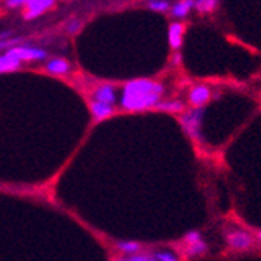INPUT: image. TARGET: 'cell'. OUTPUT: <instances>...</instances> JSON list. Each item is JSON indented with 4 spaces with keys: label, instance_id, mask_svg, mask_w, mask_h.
Returning <instances> with one entry per match:
<instances>
[{
    "label": "cell",
    "instance_id": "cell-12",
    "mask_svg": "<svg viewBox=\"0 0 261 261\" xmlns=\"http://www.w3.org/2000/svg\"><path fill=\"white\" fill-rule=\"evenodd\" d=\"M114 108L111 105H105L100 102H92L91 100V114L96 121H103L107 117H110L113 114Z\"/></svg>",
    "mask_w": 261,
    "mask_h": 261
},
{
    "label": "cell",
    "instance_id": "cell-6",
    "mask_svg": "<svg viewBox=\"0 0 261 261\" xmlns=\"http://www.w3.org/2000/svg\"><path fill=\"white\" fill-rule=\"evenodd\" d=\"M213 97V91L206 85H194L189 89L188 103L193 108H203Z\"/></svg>",
    "mask_w": 261,
    "mask_h": 261
},
{
    "label": "cell",
    "instance_id": "cell-11",
    "mask_svg": "<svg viewBox=\"0 0 261 261\" xmlns=\"http://www.w3.org/2000/svg\"><path fill=\"white\" fill-rule=\"evenodd\" d=\"M153 110H160V111H166V113H175V114L178 113V114H181V113L186 110V107H185V103H183L181 100H178V99H166V100H160Z\"/></svg>",
    "mask_w": 261,
    "mask_h": 261
},
{
    "label": "cell",
    "instance_id": "cell-4",
    "mask_svg": "<svg viewBox=\"0 0 261 261\" xmlns=\"http://www.w3.org/2000/svg\"><path fill=\"white\" fill-rule=\"evenodd\" d=\"M208 252V244L205 243V240L202 238V233L200 231H189L186 233V236L183 238L181 247H180V253L185 258H197L202 256Z\"/></svg>",
    "mask_w": 261,
    "mask_h": 261
},
{
    "label": "cell",
    "instance_id": "cell-24",
    "mask_svg": "<svg viewBox=\"0 0 261 261\" xmlns=\"http://www.w3.org/2000/svg\"><path fill=\"white\" fill-rule=\"evenodd\" d=\"M149 2H153V0H149Z\"/></svg>",
    "mask_w": 261,
    "mask_h": 261
},
{
    "label": "cell",
    "instance_id": "cell-3",
    "mask_svg": "<svg viewBox=\"0 0 261 261\" xmlns=\"http://www.w3.org/2000/svg\"><path fill=\"white\" fill-rule=\"evenodd\" d=\"M203 108L185 110L180 114V125L186 136L194 142H202V121H203Z\"/></svg>",
    "mask_w": 261,
    "mask_h": 261
},
{
    "label": "cell",
    "instance_id": "cell-13",
    "mask_svg": "<svg viewBox=\"0 0 261 261\" xmlns=\"http://www.w3.org/2000/svg\"><path fill=\"white\" fill-rule=\"evenodd\" d=\"M20 61L16 60L14 57H11L10 54H4L0 55V74H7V72H14L20 67Z\"/></svg>",
    "mask_w": 261,
    "mask_h": 261
},
{
    "label": "cell",
    "instance_id": "cell-21",
    "mask_svg": "<svg viewBox=\"0 0 261 261\" xmlns=\"http://www.w3.org/2000/svg\"><path fill=\"white\" fill-rule=\"evenodd\" d=\"M80 29H82V22H80V20H77V19L70 20V22L67 23V27H66L67 33H70V35H75Z\"/></svg>",
    "mask_w": 261,
    "mask_h": 261
},
{
    "label": "cell",
    "instance_id": "cell-5",
    "mask_svg": "<svg viewBox=\"0 0 261 261\" xmlns=\"http://www.w3.org/2000/svg\"><path fill=\"white\" fill-rule=\"evenodd\" d=\"M7 54H10L20 63L22 61H41L47 58V52L44 49H38V47H32V45H14L7 50Z\"/></svg>",
    "mask_w": 261,
    "mask_h": 261
},
{
    "label": "cell",
    "instance_id": "cell-10",
    "mask_svg": "<svg viewBox=\"0 0 261 261\" xmlns=\"http://www.w3.org/2000/svg\"><path fill=\"white\" fill-rule=\"evenodd\" d=\"M45 70L54 75H64L70 70V64L64 58H52L50 61H47Z\"/></svg>",
    "mask_w": 261,
    "mask_h": 261
},
{
    "label": "cell",
    "instance_id": "cell-17",
    "mask_svg": "<svg viewBox=\"0 0 261 261\" xmlns=\"http://www.w3.org/2000/svg\"><path fill=\"white\" fill-rule=\"evenodd\" d=\"M117 249H119V252H122L124 255H135V253L141 252V246L133 241H119L117 243Z\"/></svg>",
    "mask_w": 261,
    "mask_h": 261
},
{
    "label": "cell",
    "instance_id": "cell-15",
    "mask_svg": "<svg viewBox=\"0 0 261 261\" xmlns=\"http://www.w3.org/2000/svg\"><path fill=\"white\" fill-rule=\"evenodd\" d=\"M156 261H180V256L177 252L171 250V249H160L152 252Z\"/></svg>",
    "mask_w": 261,
    "mask_h": 261
},
{
    "label": "cell",
    "instance_id": "cell-1",
    "mask_svg": "<svg viewBox=\"0 0 261 261\" xmlns=\"http://www.w3.org/2000/svg\"><path fill=\"white\" fill-rule=\"evenodd\" d=\"M166 88L163 83L147 79H138L128 82L121 92V107L127 111L153 110L163 96Z\"/></svg>",
    "mask_w": 261,
    "mask_h": 261
},
{
    "label": "cell",
    "instance_id": "cell-2",
    "mask_svg": "<svg viewBox=\"0 0 261 261\" xmlns=\"http://www.w3.org/2000/svg\"><path fill=\"white\" fill-rule=\"evenodd\" d=\"M222 236L227 247L233 252H249L253 250L256 246V240L252 231L243 227L227 225L222 231Z\"/></svg>",
    "mask_w": 261,
    "mask_h": 261
},
{
    "label": "cell",
    "instance_id": "cell-19",
    "mask_svg": "<svg viewBox=\"0 0 261 261\" xmlns=\"http://www.w3.org/2000/svg\"><path fill=\"white\" fill-rule=\"evenodd\" d=\"M149 8L152 11H158V13H164L169 10V4L166 0H153V2H149Z\"/></svg>",
    "mask_w": 261,
    "mask_h": 261
},
{
    "label": "cell",
    "instance_id": "cell-23",
    "mask_svg": "<svg viewBox=\"0 0 261 261\" xmlns=\"http://www.w3.org/2000/svg\"><path fill=\"white\" fill-rule=\"evenodd\" d=\"M253 236H255L256 243H259V244H261V228H259V230H258V231H256V233H255Z\"/></svg>",
    "mask_w": 261,
    "mask_h": 261
},
{
    "label": "cell",
    "instance_id": "cell-8",
    "mask_svg": "<svg viewBox=\"0 0 261 261\" xmlns=\"http://www.w3.org/2000/svg\"><path fill=\"white\" fill-rule=\"evenodd\" d=\"M55 5V0H29L23 7V17L32 20L42 16L47 10Z\"/></svg>",
    "mask_w": 261,
    "mask_h": 261
},
{
    "label": "cell",
    "instance_id": "cell-14",
    "mask_svg": "<svg viewBox=\"0 0 261 261\" xmlns=\"http://www.w3.org/2000/svg\"><path fill=\"white\" fill-rule=\"evenodd\" d=\"M193 7H194V0H180V2H177L172 7V16L185 17Z\"/></svg>",
    "mask_w": 261,
    "mask_h": 261
},
{
    "label": "cell",
    "instance_id": "cell-16",
    "mask_svg": "<svg viewBox=\"0 0 261 261\" xmlns=\"http://www.w3.org/2000/svg\"><path fill=\"white\" fill-rule=\"evenodd\" d=\"M116 261H156L152 252H138L135 255H124Z\"/></svg>",
    "mask_w": 261,
    "mask_h": 261
},
{
    "label": "cell",
    "instance_id": "cell-7",
    "mask_svg": "<svg viewBox=\"0 0 261 261\" xmlns=\"http://www.w3.org/2000/svg\"><path fill=\"white\" fill-rule=\"evenodd\" d=\"M91 99H92V102H100V103L113 107L117 100V91L113 85L102 83L94 88V91L91 94Z\"/></svg>",
    "mask_w": 261,
    "mask_h": 261
},
{
    "label": "cell",
    "instance_id": "cell-9",
    "mask_svg": "<svg viewBox=\"0 0 261 261\" xmlns=\"http://www.w3.org/2000/svg\"><path fill=\"white\" fill-rule=\"evenodd\" d=\"M183 35H185V25L181 22H174L169 25V32H168V39L169 44L174 50H178L181 44H183Z\"/></svg>",
    "mask_w": 261,
    "mask_h": 261
},
{
    "label": "cell",
    "instance_id": "cell-22",
    "mask_svg": "<svg viewBox=\"0 0 261 261\" xmlns=\"http://www.w3.org/2000/svg\"><path fill=\"white\" fill-rule=\"evenodd\" d=\"M29 0H5V5L8 8H23Z\"/></svg>",
    "mask_w": 261,
    "mask_h": 261
},
{
    "label": "cell",
    "instance_id": "cell-18",
    "mask_svg": "<svg viewBox=\"0 0 261 261\" xmlns=\"http://www.w3.org/2000/svg\"><path fill=\"white\" fill-rule=\"evenodd\" d=\"M218 0H194V7L199 13H210L216 8Z\"/></svg>",
    "mask_w": 261,
    "mask_h": 261
},
{
    "label": "cell",
    "instance_id": "cell-20",
    "mask_svg": "<svg viewBox=\"0 0 261 261\" xmlns=\"http://www.w3.org/2000/svg\"><path fill=\"white\" fill-rule=\"evenodd\" d=\"M19 38H8V39H0V49H11L14 45H19Z\"/></svg>",
    "mask_w": 261,
    "mask_h": 261
}]
</instances>
